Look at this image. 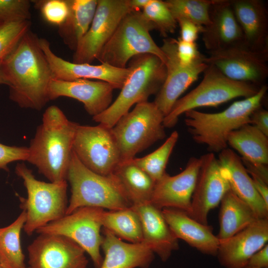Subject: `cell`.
<instances>
[{
    "label": "cell",
    "mask_w": 268,
    "mask_h": 268,
    "mask_svg": "<svg viewBox=\"0 0 268 268\" xmlns=\"http://www.w3.org/2000/svg\"><path fill=\"white\" fill-rule=\"evenodd\" d=\"M163 216L174 235L201 253L216 256L220 241L208 225L203 224L186 212L172 208L162 209Z\"/></svg>",
    "instance_id": "cb8c5ba5"
},
{
    "label": "cell",
    "mask_w": 268,
    "mask_h": 268,
    "mask_svg": "<svg viewBox=\"0 0 268 268\" xmlns=\"http://www.w3.org/2000/svg\"><path fill=\"white\" fill-rule=\"evenodd\" d=\"M217 158L232 192L251 207L259 219L268 218V205L256 190L241 157L226 148Z\"/></svg>",
    "instance_id": "603a6c76"
},
{
    "label": "cell",
    "mask_w": 268,
    "mask_h": 268,
    "mask_svg": "<svg viewBox=\"0 0 268 268\" xmlns=\"http://www.w3.org/2000/svg\"><path fill=\"white\" fill-rule=\"evenodd\" d=\"M250 124L268 136V111L261 106L256 109L251 114Z\"/></svg>",
    "instance_id": "b9f144b4"
},
{
    "label": "cell",
    "mask_w": 268,
    "mask_h": 268,
    "mask_svg": "<svg viewBox=\"0 0 268 268\" xmlns=\"http://www.w3.org/2000/svg\"><path fill=\"white\" fill-rule=\"evenodd\" d=\"M0 66L9 87V98L19 107L40 110L49 101L48 88L54 75L39 38L30 30Z\"/></svg>",
    "instance_id": "6da1fadb"
},
{
    "label": "cell",
    "mask_w": 268,
    "mask_h": 268,
    "mask_svg": "<svg viewBox=\"0 0 268 268\" xmlns=\"http://www.w3.org/2000/svg\"><path fill=\"white\" fill-rule=\"evenodd\" d=\"M48 22L61 25L66 20L69 11L67 0H40L33 1Z\"/></svg>",
    "instance_id": "8d00e7d4"
},
{
    "label": "cell",
    "mask_w": 268,
    "mask_h": 268,
    "mask_svg": "<svg viewBox=\"0 0 268 268\" xmlns=\"http://www.w3.org/2000/svg\"><path fill=\"white\" fill-rule=\"evenodd\" d=\"M247 266L257 268H268V244L255 253Z\"/></svg>",
    "instance_id": "7bdbcfd3"
},
{
    "label": "cell",
    "mask_w": 268,
    "mask_h": 268,
    "mask_svg": "<svg viewBox=\"0 0 268 268\" xmlns=\"http://www.w3.org/2000/svg\"><path fill=\"white\" fill-rule=\"evenodd\" d=\"M268 86L264 84L254 96L233 103L223 111L204 113L196 109L184 113L185 124L194 141L206 146L209 152L219 153L227 148L229 134L250 124L252 113L261 106Z\"/></svg>",
    "instance_id": "3957f363"
},
{
    "label": "cell",
    "mask_w": 268,
    "mask_h": 268,
    "mask_svg": "<svg viewBox=\"0 0 268 268\" xmlns=\"http://www.w3.org/2000/svg\"><path fill=\"white\" fill-rule=\"evenodd\" d=\"M101 222L103 228L122 240L132 243H139L142 241L141 221L132 206L116 210L103 209Z\"/></svg>",
    "instance_id": "4dcf8cb0"
},
{
    "label": "cell",
    "mask_w": 268,
    "mask_h": 268,
    "mask_svg": "<svg viewBox=\"0 0 268 268\" xmlns=\"http://www.w3.org/2000/svg\"><path fill=\"white\" fill-rule=\"evenodd\" d=\"M133 10L130 0H97L91 25L74 51L72 62L91 64L97 59L121 20Z\"/></svg>",
    "instance_id": "7c38bea8"
},
{
    "label": "cell",
    "mask_w": 268,
    "mask_h": 268,
    "mask_svg": "<svg viewBox=\"0 0 268 268\" xmlns=\"http://www.w3.org/2000/svg\"><path fill=\"white\" fill-rule=\"evenodd\" d=\"M151 30L140 10L129 12L121 20L97 60L101 64L125 68L134 57L149 54L158 57L164 63V54L151 36Z\"/></svg>",
    "instance_id": "ba28073f"
},
{
    "label": "cell",
    "mask_w": 268,
    "mask_h": 268,
    "mask_svg": "<svg viewBox=\"0 0 268 268\" xmlns=\"http://www.w3.org/2000/svg\"><path fill=\"white\" fill-rule=\"evenodd\" d=\"M164 117L153 101H147L136 104L117 121L112 131L121 161L135 158L137 153L165 138Z\"/></svg>",
    "instance_id": "9c48e42d"
},
{
    "label": "cell",
    "mask_w": 268,
    "mask_h": 268,
    "mask_svg": "<svg viewBox=\"0 0 268 268\" xmlns=\"http://www.w3.org/2000/svg\"><path fill=\"white\" fill-rule=\"evenodd\" d=\"M111 175L132 205L150 202L155 182L134 163L133 159L120 161Z\"/></svg>",
    "instance_id": "83f0119b"
},
{
    "label": "cell",
    "mask_w": 268,
    "mask_h": 268,
    "mask_svg": "<svg viewBox=\"0 0 268 268\" xmlns=\"http://www.w3.org/2000/svg\"><path fill=\"white\" fill-rule=\"evenodd\" d=\"M31 1L0 0V20H30Z\"/></svg>",
    "instance_id": "74e56055"
},
{
    "label": "cell",
    "mask_w": 268,
    "mask_h": 268,
    "mask_svg": "<svg viewBox=\"0 0 268 268\" xmlns=\"http://www.w3.org/2000/svg\"><path fill=\"white\" fill-rule=\"evenodd\" d=\"M67 180L71 197L66 214L85 206L119 210L132 206L112 175L103 176L86 167L72 150Z\"/></svg>",
    "instance_id": "5b68a950"
},
{
    "label": "cell",
    "mask_w": 268,
    "mask_h": 268,
    "mask_svg": "<svg viewBox=\"0 0 268 268\" xmlns=\"http://www.w3.org/2000/svg\"><path fill=\"white\" fill-rule=\"evenodd\" d=\"M227 143L241 155L242 160L268 165V136L253 125L246 124L232 132Z\"/></svg>",
    "instance_id": "f546056e"
},
{
    "label": "cell",
    "mask_w": 268,
    "mask_h": 268,
    "mask_svg": "<svg viewBox=\"0 0 268 268\" xmlns=\"http://www.w3.org/2000/svg\"><path fill=\"white\" fill-rule=\"evenodd\" d=\"M244 268H254V267H252L246 266L245 267H244Z\"/></svg>",
    "instance_id": "7dc6e473"
},
{
    "label": "cell",
    "mask_w": 268,
    "mask_h": 268,
    "mask_svg": "<svg viewBox=\"0 0 268 268\" xmlns=\"http://www.w3.org/2000/svg\"><path fill=\"white\" fill-rule=\"evenodd\" d=\"M210 23L203 27L202 40L208 52L244 42L243 35L230 0H214L209 11Z\"/></svg>",
    "instance_id": "44dd1931"
},
{
    "label": "cell",
    "mask_w": 268,
    "mask_h": 268,
    "mask_svg": "<svg viewBox=\"0 0 268 268\" xmlns=\"http://www.w3.org/2000/svg\"><path fill=\"white\" fill-rule=\"evenodd\" d=\"M0 268H3L0 265Z\"/></svg>",
    "instance_id": "c3c4849f"
},
{
    "label": "cell",
    "mask_w": 268,
    "mask_h": 268,
    "mask_svg": "<svg viewBox=\"0 0 268 268\" xmlns=\"http://www.w3.org/2000/svg\"><path fill=\"white\" fill-rule=\"evenodd\" d=\"M242 30L244 43L258 51H268V12L262 0H230Z\"/></svg>",
    "instance_id": "d4e9b609"
},
{
    "label": "cell",
    "mask_w": 268,
    "mask_h": 268,
    "mask_svg": "<svg viewBox=\"0 0 268 268\" xmlns=\"http://www.w3.org/2000/svg\"><path fill=\"white\" fill-rule=\"evenodd\" d=\"M177 20L186 19L205 27L210 23L209 11L214 0H164Z\"/></svg>",
    "instance_id": "836d02e7"
},
{
    "label": "cell",
    "mask_w": 268,
    "mask_h": 268,
    "mask_svg": "<svg viewBox=\"0 0 268 268\" xmlns=\"http://www.w3.org/2000/svg\"><path fill=\"white\" fill-rule=\"evenodd\" d=\"M5 84L7 85V82L4 78L0 66V85Z\"/></svg>",
    "instance_id": "bcb514c9"
},
{
    "label": "cell",
    "mask_w": 268,
    "mask_h": 268,
    "mask_svg": "<svg viewBox=\"0 0 268 268\" xmlns=\"http://www.w3.org/2000/svg\"><path fill=\"white\" fill-rule=\"evenodd\" d=\"M26 221L22 210L10 225L0 228V265L3 268H29L24 261L20 233Z\"/></svg>",
    "instance_id": "1f68e13d"
},
{
    "label": "cell",
    "mask_w": 268,
    "mask_h": 268,
    "mask_svg": "<svg viewBox=\"0 0 268 268\" xmlns=\"http://www.w3.org/2000/svg\"><path fill=\"white\" fill-rule=\"evenodd\" d=\"M203 73V78L200 83L179 98L164 117L165 128L174 127L180 116L189 110L202 107H216L237 97H250L261 87L252 83L232 80L211 65H208Z\"/></svg>",
    "instance_id": "52a82bcc"
},
{
    "label": "cell",
    "mask_w": 268,
    "mask_h": 268,
    "mask_svg": "<svg viewBox=\"0 0 268 268\" xmlns=\"http://www.w3.org/2000/svg\"><path fill=\"white\" fill-rule=\"evenodd\" d=\"M200 165V158L192 157L180 173L170 176L165 173L155 183L150 202L160 209L176 208L189 214Z\"/></svg>",
    "instance_id": "e0dca14e"
},
{
    "label": "cell",
    "mask_w": 268,
    "mask_h": 268,
    "mask_svg": "<svg viewBox=\"0 0 268 268\" xmlns=\"http://www.w3.org/2000/svg\"><path fill=\"white\" fill-rule=\"evenodd\" d=\"M177 22L180 28L179 38L185 42H196L199 35L201 33L203 30L204 27L200 26L186 19H178Z\"/></svg>",
    "instance_id": "60d3db41"
},
{
    "label": "cell",
    "mask_w": 268,
    "mask_h": 268,
    "mask_svg": "<svg viewBox=\"0 0 268 268\" xmlns=\"http://www.w3.org/2000/svg\"><path fill=\"white\" fill-rule=\"evenodd\" d=\"M208 53L205 63L232 80L261 86L268 76V51L254 50L243 42Z\"/></svg>",
    "instance_id": "4fadbf2b"
},
{
    "label": "cell",
    "mask_w": 268,
    "mask_h": 268,
    "mask_svg": "<svg viewBox=\"0 0 268 268\" xmlns=\"http://www.w3.org/2000/svg\"><path fill=\"white\" fill-rule=\"evenodd\" d=\"M254 185L266 203L268 205V184L254 174H249Z\"/></svg>",
    "instance_id": "ee69618b"
},
{
    "label": "cell",
    "mask_w": 268,
    "mask_h": 268,
    "mask_svg": "<svg viewBox=\"0 0 268 268\" xmlns=\"http://www.w3.org/2000/svg\"><path fill=\"white\" fill-rule=\"evenodd\" d=\"M220 204L219 230L216 235L219 241L230 238L259 219L251 207L230 189Z\"/></svg>",
    "instance_id": "4316f807"
},
{
    "label": "cell",
    "mask_w": 268,
    "mask_h": 268,
    "mask_svg": "<svg viewBox=\"0 0 268 268\" xmlns=\"http://www.w3.org/2000/svg\"><path fill=\"white\" fill-rule=\"evenodd\" d=\"M30 20H0V63L30 30Z\"/></svg>",
    "instance_id": "d590c367"
},
{
    "label": "cell",
    "mask_w": 268,
    "mask_h": 268,
    "mask_svg": "<svg viewBox=\"0 0 268 268\" xmlns=\"http://www.w3.org/2000/svg\"><path fill=\"white\" fill-rule=\"evenodd\" d=\"M72 150L86 167L103 176L111 174L121 161L112 128L100 124L94 126L78 124Z\"/></svg>",
    "instance_id": "8fae6325"
},
{
    "label": "cell",
    "mask_w": 268,
    "mask_h": 268,
    "mask_svg": "<svg viewBox=\"0 0 268 268\" xmlns=\"http://www.w3.org/2000/svg\"><path fill=\"white\" fill-rule=\"evenodd\" d=\"M15 171L23 180L27 193L26 199L20 198V207L26 213L23 230L27 235H31L39 228L66 215L67 181L47 183L38 180L24 163L17 164Z\"/></svg>",
    "instance_id": "8992f818"
},
{
    "label": "cell",
    "mask_w": 268,
    "mask_h": 268,
    "mask_svg": "<svg viewBox=\"0 0 268 268\" xmlns=\"http://www.w3.org/2000/svg\"><path fill=\"white\" fill-rule=\"evenodd\" d=\"M77 125L55 105L43 113L42 123L28 147L27 161L50 182L67 181Z\"/></svg>",
    "instance_id": "7a4b0ae2"
},
{
    "label": "cell",
    "mask_w": 268,
    "mask_h": 268,
    "mask_svg": "<svg viewBox=\"0 0 268 268\" xmlns=\"http://www.w3.org/2000/svg\"><path fill=\"white\" fill-rule=\"evenodd\" d=\"M268 241V218L259 219L230 238L220 241L216 256L224 268H244Z\"/></svg>",
    "instance_id": "d6986e66"
},
{
    "label": "cell",
    "mask_w": 268,
    "mask_h": 268,
    "mask_svg": "<svg viewBox=\"0 0 268 268\" xmlns=\"http://www.w3.org/2000/svg\"><path fill=\"white\" fill-rule=\"evenodd\" d=\"M69 11L58 33L64 43L74 51L88 31L94 16L97 0H67Z\"/></svg>",
    "instance_id": "f1b7e54d"
},
{
    "label": "cell",
    "mask_w": 268,
    "mask_h": 268,
    "mask_svg": "<svg viewBox=\"0 0 268 268\" xmlns=\"http://www.w3.org/2000/svg\"><path fill=\"white\" fill-rule=\"evenodd\" d=\"M28 147L9 146L0 143V170L8 171V164L17 161H27Z\"/></svg>",
    "instance_id": "f35d334b"
},
{
    "label": "cell",
    "mask_w": 268,
    "mask_h": 268,
    "mask_svg": "<svg viewBox=\"0 0 268 268\" xmlns=\"http://www.w3.org/2000/svg\"><path fill=\"white\" fill-rule=\"evenodd\" d=\"M160 48L165 56L166 74L153 102L165 117L176 101L198 79L208 65L204 62L205 56L189 66L182 64L177 55L176 39H163Z\"/></svg>",
    "instance_id": "5bb4252c"
},
{
    "label": "cell",
    "mask_w": 268,
    "mask_h": 268,
    "mask_svg": "<svg viewBox=\"0 0 268 268\" xmlns=\"http://www.w3.org/2000/svg\"><path fill=\"white\" fill-rule=\"evenodd\" d=\"M150 0H130L133 10H142L150 2Z\"/></svg>",
    "instance_id": "f6af8a7d"
},
{
    "label": "cell",
    "mask_w": 268,
    "mask_h": 268,
    "mask_svg": "<svg viewBox=\"0 0 268 268\" xmlns=\"http://www.w3.org/2000/svg\"><path fill=\"white\" fill-rule=\"evenodd\" d=\"M127 66L129 74L119 95L106 110L93 117L95 122L110 128L134 105L147 101L149 96L156 95L165 79V64L155 55H137Z\"/></svg>",
    "instance_id": "277c9868"
},
{
    "label": "cell",
    "mask_w": 268,
    "mask_h": 268,
    "mask_svg": "<svg viewBox=\"0 0 268 268\" xmlns=\"http://www.w3.org/2000/svg\"><path fill=\"white\" fill-rule=\"evenodd\" d=\"M141 11L152 29L158 31L161 36L165 38L175 32L178 24L164 0H150Z\"/></svg>",
    "instance_id": "e575fe53"
},
{
    "label": "cell",
    "mask_w": 268,
    "mask_h": 268,
    "mask_svg": "<svg viewBox=\"0 0 268 268\" xmlns=\"http://www.w3.org/2000/svg\"><path fill=\"white\" fill-rule=\"evenodd\" d=\"M40 46L50 65L54 79L71 81L94 79L108 82L115 89L122 88L129 74L128 67L120 68L105 64H76L64 60L52 50L49 42L39 38Z\"/></svg>",
    "instance_id": "ac0fdd59"
},
{
    "label": "cell",
    "mask_w": 268,
    "mask_h": 268,
    "mask_svg": "<svg viewBox=\"0 0 268 268\" xmlns=\"http://www.w3.org/2000/svg\"><path fill=\"white\" fill-rule=\"evenodd\" d=\"M103 209L90 206L80 207L39 228L36 232L39 234H55L70 239L89 255L95 268H100L103 259L100 253Z\"/></svg>",
    "instance_id": "30bf717a"
},
{
    "label": "cell",
    "mask_w": 268,
    "mask_h": 268,
    "mask_svg": "<svg viewBox=\"0 0 268 268\" xmlns=\"http://www.w3.org/2000/svg\"><path fill=\"white\" fill-rule=\"evenodd\" d=\"M138 213L142 225L141 243L166 262L172 253L178 250V239L165 220L162 209L150 201L132 205Z\"/></svg>",
    "instance_id": "7402d4cb"
},
{
    "label": "cell",
    "mask_w": 268,
    "mask_h": 268,
    "mask_svg": "<svg viewBox=\"0 0 268 268\" xmlns=\"http://www.w3.org/2000/svg\"><path fill=\"white\" fill-rule=\"evenodd\" d=\"M115 89L111 84L103 81L53 79L49 86L48 98L49 101L60 97L75 99L82 103L87 113L93 117L110 106Z\"/></svg>",
    "instance_id": "ffe728a7"
},
{
    "label": "cell",
    "mask_w": 268,
    "mask_h": 268,
    "mask_svg": "<svg viewBox=\"0 0 268 268\" xmlns=\"http://www.w3.org/2000/svg\"><path fill=\"white\" fill-rule=\"evenodd\" d=\"M29 268H86L85 252L62 235L39 234L28 246Z\"/></svg>",
    "instance_id": "2e32d148"
},
{
    "label": "cell",
    "mask_w": 268,
    "mask_h": 268,
    "mask_svg": "<svg viewBox=\"0 0 268 268\" xmlns=\"http://www.w3.org/2000/svg\"><path fill=\"white\" fill-rule=\"evenodd\" d=\"M179 136L177 131L173 132L157 149L144 157L133 158V162L155 183L166 173L165 169L168 160Z\"/></svg>",
    "instance_id": "d6a6232c"
},
{
    "label": "cell",
    "mask_w": 268,
    "mask_h": 268,
    "mask_svg": "<svg viewBox=\"0 0 268 268\" xmlns=\"http://www.w3.org/2000/svg\"><path fill=\"white\" fill-rule=\"evenodd\" d=\"M177 55L180 62L189 66L204 56L200 53L196 42H188L179 37L176 39Z\"/></svg>",
    "instance_id": "ab89813d"
},
{
    "label": "cell",
    "mask_w": 268,
    "mask_h": 268,
    "mask_svg": "<svg viewBox=\"0 0 268 268\" xmlns=\"http://www.w3.org/2000/svg\"><path fill=\"white\" fill-rule=\"evenodd\" d=\"M101 248L104 258L100 268H148L153 252L142 243L125 242L103 228Z\"/></svg>",
    "instance_id": "484cf974"
},
{
    "label": "cell",
    "mask_w": 268,
    "mask_h": 268,
    "mask_svg": "<svg viewBox=\"0 0 268 268\" xmlns=\"http://www.w3.org/2000/svg\"><path fill=\"white\" fill-rule=\"evenodd\" d=\"M201 165L188 214L196 221L208 224L209 211L220 204L230 189L222 167L215 154L201 156Z\"/></svg>",
    "instance_id": "9a60e30c"
}]
</instances>
